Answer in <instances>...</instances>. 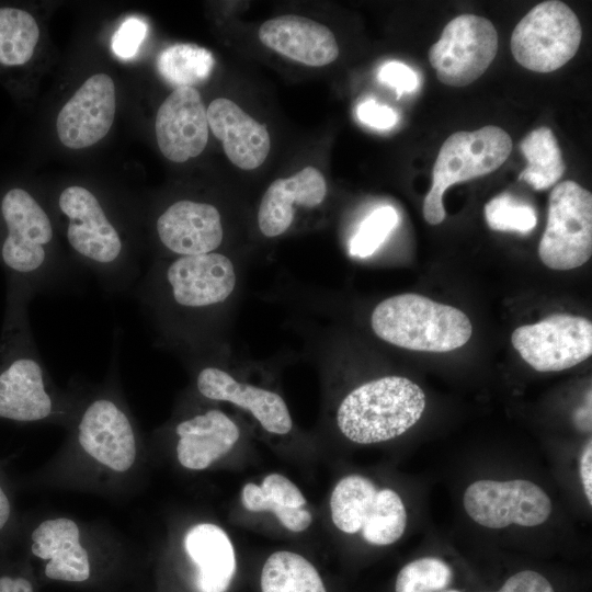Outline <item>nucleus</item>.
<instances>
[{
	"mask_svg": "<svg viewBox=\"0 0 592 592\" xmlns=\"http://www.w3.org/2000/svg\"><path fill=\"white\" fill-rule=\"evenodd\" d=\"M237 285L230 258L215 251L161 259L136 286V298L170 340L194 344L202 326Z\"/></svg>",
	"mask_w": 592,
	"mask_h": 592,
	"instance_id": "obj_1",
	"label": "nucleus"
},
{
	"mask_svg": "<svg viewBox=\"0 0 592 592\" xmlns=\"http://www.w3.org/2000/svg\"><path fill=\"white\" fill-rule=\"evenodd\" d=\"M0 213L5 226L0 261L16 278V291L33 295L65 285L75 269L58 255L54 226L38 201L14 187L3 195Z\"/></svg>",
	"mask_w": 592,
	"mask_h": 592,
	"instance_id": "obj_2",
	"label": "nucleus"
},
{
	"mask_svg": "<svg viewBox=\"0 0 592 592\" xmlns=\"http://www.w3.org/2000/svg\"><path fill=\"white\" fill-rule=\"evenodd\" d=\"M57 207L66 218L70 249L102 288L115 294L136 286L138 261L99 197L84 186L70 185L58 195Z\"/></svg>",
	"mask_w": 592,
	"mask_h": 592,
	"instance_id": "obj_3",
	"label": "nucleus"
},
{
	"mask_svg": "<svg viewBox=\"0 0 592 592\" xmlns=\"http://www.w3.org/2000/svg\"><path fill=\"white\" fill-rule=\"evenodd\" d=\"M13 295L0 346V418L42 421L57 412L58 400L29 328L25 304L31 296Z\"/></svg>",
	"mask_w": 592,
	"mask_h": 592,
	"instance_id": "obj_4",
	"label": "nucleus"
},
{
	"mask_svg": "<svg viewBox=\"0 0 592 592\" xmlns=\"http://www.w3.org/2000/svg\"><path fill=\"white\" fill-rule=\"evenodd\" d=\"M425 408L423 390L402 376H385L350 391L337 410L340 432L357 444L395 439L421 418Z\"/></svg>",
	"mask_w": 592,
	"mask_h": 592,
	"instance_id": "obj_5",
	"label": "nucleus"
},
{
	"mask_svg": "<svg viewBox=\"0 0 592 592\" xmlns=\"http://www.w3.org/2000/svg\"><path fill=\"white\" fill-rule=\"evenodd\" d=\"M371 327L379 339L392 345L439 353L465 345L473 333L465 312L413 293L395 295L377 304L371 315Z\"/></svg>",
	"mask_w": 592,
	"mask_h": 592,
	"instance_id": "obj_6",
	"label": "nucleus"
},
{
	"mask_svg": "<svg viewBox=\"0 0 592 592\" xmlns=\"http://www.w3.org/2000/svg\"><path fill=\"white\" fill-rule=\"evenodd\" d=\"M511 151L510 135L493 125L474 132H456L447 137L437 153L432 186L423 202L426 223L439 225L444 220L443 194L446 189L496 171Z\"/></svg>",
	"mask_w": 592,
	"mask_h": 592,
	"instance_id": "obj_7",
	"label": "nucleus"
},
{
	"mask_svg": "<svg viewBox=\"0 0 592 592\" xmlns=\"http://www.w3.org/2000/svg\"><path fill=\"white\" fill-rule=\"evenodd\" d=\"M331 520L346 534L362 532L371 545L387 546L397 542L407 524V512L400 496L392 489L378 490L361 475L343 477L330 497Z\"/></svg>",
	"mask_w": 592,
	"mask_h": 592,
	"instance_id": "obj_8",
	"label": "nucleus"
},
{
	"mask_svg": "<svg viewBox=\"0 0 592 592\" xmlns=\"http://www.w3.org/2000/svg\"><path fill=\"white\" fill-rule=\"evenodd\" d=\"M582 30L576 13L561 1L535 5L516 24L511 52L524 68L551 72L567 64L578 52Z\"/></svg>",
	"mask_w": 592,
	"mask_h": 592,
	"instance_id": "obj_9",
	"label": "nucleus"
},
{
	"mask_svg": "<svg viewBox=\"0 0 592 592\" xmlns=\"http://www.w3.org/2000/svg\"><path fill=\"white\" fill-rule=\"evenodd\" d=\"M538 254L553 270L576 269L591 258L592 194L577 182L563 181L553 189Z\"/></svg>",
	"mask_w": 592,
	"mask_h": 592,
	"instance_id": "obj_10",
	"label": "nucleus"
},
{
	"mask_svg": "<svg viewBox=\"0 0 592 592\" xmlns=\"http://www.w3.org/2000/svg\"><path fill=\"white\" fill-rule=\"evenodd\" d=\"M497 52L493 24L479 15L462 14L446 24L429 49V60L442 83L465 87L485 73Z\"/></svg>",
	"mask_w": 592,
	"mask_h": 592,
	"instance_id": "obj_11",
	"label": "nucleus"
},
{
	"mask_svg": "<svg viewBox=\"0 0 592 592\" xmlns=\"http://www.w3.org/2000/svg\"><path fill=\"white\" fill-rule=\"evenodd\" d=\"M511 342L534 369L559 372L591 356L592 322L581 316L555 314L516 328Z\"/></svg>",
	"mask_w": 592,
	"mask_h": 592,
	"instance_id": "obj_12",
	"label": "nucleus"
},
{
	"mask_svg": "<svg viewBox=\"0 0 592 592\" xmlns=\"http://www.w3.org/2000/svg\"><path fill=\"white\" fill-rule=\"evenodd\" d=\"M466 513L479 525L504 528L511 524L537 526L551 513V501L536 483L515 479L478 480L464 493Z\"/></svg>",
	"mask_w": 592,
	"mask_h": 592,
	"instance_id": "obj_13",
	"label": "nucleus"
},
{
	"mask_svg": "<svg viewBox=\"0 0 592 592\" xmlns=\"http://www.w3.org/2000/svg\"><path fill=\"white\" fill-rule=\"evenodd\" d=\"M77 439L81 448L98 463L127 471L136 459V435L126 411L107 396L92 399L82 409Z\"/></svg>",
	"mask_w": 592,
	"mask_h": 592,
	"instance_id": "obj_14",
	"label": "nucleus"
},
{
	"mask_svg": "<svg viewBox=\"0 0 592 592\" xmlns=\"http://www.w3.org/2000/svg\"><path fill=\"white\" fill-rule=\"evenodd\" d=\"M116 111V92L106 73L89 77L65 103L56 121L60 143L82 149L100 141L109 133Z\"/></svg>",
	"mask_w": 592,
	"mask_h": 592,
	"instance_id": "obj_15",
	"label": "nucleus"
},
{
	"mask_svg": "<svg viewBox=\"0 0 592 592\" xmlns=\"http://www.w3.org/2000/svg\"><path fill=\"white\" fill-rule=\"evenodd\" d=\"M155 232L162 251L170 257L215 252L224 240L218 208L189 198L167 206L155 221Z\"/></svg>",
	"mask_w": 592,
	"mask_h": 592,
	"instance_id": "obj_16",
	"label": "nucleus"
},
{
	"mask_svg": "<svg viewBox=\"0 0 592 592\" xmlns=\"http://www.w3.org/2000/svg\"><path fill=\"white\" fill-rule=\"evenodd\" d=\"M161 153L185 162L203 152L208 140L207 112L195 88L174 89L161 103L155 122Z\"/></svg>",
	"mask_w": 592,
	"mask_h": 592,
	"instance_id": "obj_17",
	"label": "nucleus"
},
{
	"mask_svg": "<svg viewBox=\"0 0 592 592\" xmlns=\"http://www.w3.org/2000/svg\"><path fill=\"white\" fill-rule=\"evenodd\" d=\"M195 386L198 394L208 400L229 402L248 411L272 434L285 435L293 428L288 407L277 392L241 383L219 366H200L195 374Z\"/></svg>",
	"mask_w": 592,
	"mask_h": 592,
	"instance_id": "obj_18",
	"label": "nucleus"
},
{
	"mask_svg": "<svg viewBox=\"0 0 592 592\" xmlns=\"http://www.w3.org/2000/svg\"><path fill=\"white\" fill-rule=\"evenodd\" d=\"M259 38L272 50L306 66L322 67L339 56L331 30L300 15L284 14L265 21Z\"/></svg>",
	"mask_w": 592,
	"mask_h": 592,
	"instance_id": "obj_19",
	"label": "nucleus"
},
{
	"mask_svg": "<svg viewBox=\"0 0 592 592\" xmlns=\"http://www.w3.org/2000/svg\"><path fill=\"white\" fill-rule=\"evenodd\" d=\"M206 112L208 127L221 140L226 156L235 166L253 170L265 161L271 140L263 124L226 98L212 101Z\"/></svg>",
	"mask_w": 592,
	"mask_h": 592,
	"instance_id": "obj_20",
	"label": "nucleus"
},
{
	"mask_svg": "<svg viewBox=\"0 0 592 592\" xmlns=\"http://www.w3.org/2000/svg\"><path fill=\"white\" fill-rule=\"evenodd\" d=\"M179 463L203 470L229 453L240 437L236 422L218 409L195 413L175 425Z\"/></svg>",
	"mask_w": 592,
	"mask_h": 592,
	"instance_id": "obj_21",
	"label": "nucleus"
},
{
	"mask_svg": "<svg viewBox=\"0 0 592 592\" xmlns=\"http://www.w3.org/2000/svg\"><path fill=\"white\" fill-rule=\"evenodd\" d=\"M31 539L32 554L46 561L44 573L48 579L83 582L90 578V558L80 544V531L75 521L46 520L34 528Z\"/></svg>",
	"mask_w": 592,
	"mask_h": 592,
	"instance_id": "obj_22",
	"label": "nucleus"
},
{
	"mask_svg": "<svg viewBox=\"0 0 592 592\" xmlns=\"http://www.w3.org/2000/svg\"><path fill=\"white\" fill-rule=\"evenodd\" d=\"M327 194V183L322 173L306 167L299 172L271 183L263 194L259 210L258 226L267 238L283 235L294 220V204L315 207Z\"/></svg>",
	"mask_w": 592,
	"mask_h": 592,
	"instance_id": "obj_23",
	"label": "nucleus"
},
{
	"mask_svg": "<svg viewBox=\"0 0 592 592\" xmlns=\"http://www.w3.org/2000/svg\"><path fill=\"white\" fill-rule=\"evenodd\" d=\"M184 549L196 567L198 592H226L236 573V554L227 533L216 524L200 523L184 537Z\"/></svg>",
	"mask_w": 592,
	"mask_h": 592,
	"instance_id": "obj_24",
	"label": "nucleus"
},
{
	"mask_svg": "<svg viewBox=\"0 0 592 592\" xmlns=\"http://www.w3.org/2000/svg\"><path fill=\"white\" fill-rule=\"evenodd\" d=\"M241 502L251 512H272L291 532H304L312 522L311 513L306 509V498L299 488L277 473L265 476L261 485L246 483L241 491Z\"/></svg>",
	"mask_w": 592,
	"mask_h": 592,
	"instance_id": "obj_25",
	"label": "nucleus"
},
{
	"mask_svg": "<svg viewBox=\"0 0 592 592\" xmlns=\"http://www.w3.org/2000/svg\"><path fill=\"white\" fill-rule=\"evenodd\" d=\"M262 592H327L316 567L299 554L278 550L261 571Z\"/></svg>",
	"mask_w": 592,
	"mask_h": 592,
	"instance_id": "obj_26",
	"label": "nucleus"
},
{
	"mask_svg": "<svg viewBox=\"0 0 592 592\" xmlns=\"http://www.w3.org/2000/svg\"><path fill=\"white\" fill-rule=\"evenodd\" d=\"M520 148L528 166L521 172L520 180L534 190H547L555 185L565 172L561 150L548 127H539L528 133Z\"/></svg>",
	"mask_w": 592,
	"mask_h": 592,
	"instance_id": "obj_27",
	"label": "nucleus"
},
{
	"mask_svg": "<svg viewBox=\"0 0 592 592\" xmlns=\"http://www.w3.org/2000/svg\"><path fill=\"white\" fill-rule=\"evenodd\" d=\"M214 66L212 53L192 43L171 45L157 59L160 76L174 89L194 88L203 83L209 78Z\"/></svg>",
	"mask_w": 592,
	"mask_h": 592,
	"instance_id": "obj_28",
	"label": "nucleus"
},
{
	"mask_svg": "<svg viewBox=\"0 0 592 592\" xmlns=\"http://www.w3.org/2000/svg\"><path fill=\"white\" fill-rule=\"evenodd\" d=\"M38 38L39 27L31 13L16 8H0V64H26Z\"/></svg>",
	"mask_w": 592,
	"mask_h": 592,
	"instance_id": "obj_29",
	"label": "nucleus"
},
{
	"mask_svg": "<svg viewBox=\"0 0 592 592\" xmlns=\"http://www.w3.org/2000/svg\"><path fill=\"white\" fill-rule=\"evenodd\" d=\"M452 577L449 566L442 559L420 558L399 571L395 592H439L451 583Z\"/></svg>",
	"mask_w": 592,
	"mask_h": 592,
	"instance_id": "obj_30",
	"label": "nucleus"
},
{
	"mask_svg": "<svg viewBox=\"0 0 592 592\" xmlns=\"http://www.w3.org/2000/svg\"><path fill=\"white\" fill-rule=\"evenodd\" d=\"M488 226L496 231L527 234L537 224L536 210L526 203L502 193L485 205Z\"/></svg>",
	"mask_w": 592,
	"mask_h": 592,
	"instance_id": "obj_31",
	"label": "nucleus"
},
{
	"mask_svg": "<svg viewBox=\"0 0 592 592\" xmlns=\"http://www.w3.org/2000/svg\"><path fill=\"white\" fill-rule=\"evenodd\" d=\"M398 220V213L390 205L374 209L351 238L350 254L361 259L372 255L395 229Z\"/></svg>",
	"mask_w": 592,
	"mask_h": 592,
	"instance_id": "obj_32",
	"label": "nucleus"
},
{
	"mask_svg": "<svg viewBox=\"0 0 592 592\" xmlns=\"http://www.w3.org/2000/svg\"><path fill=\"white\" fill-rule=\"evenodd\" d=\"M147 23L135 15L125 19L114 33L111 42L113 53L121 59L133 58L147 34Z\"/></svg>",
	"mask_w": 592,
	"mask_h": 592,
	"instance_id": "obj_33",
	"label": "nucleus"
},
{
	"mask_svg": "<svg viewBox=\"0 0 592 592\" xmlns=\"http://www.w3.org/2000/svg\"><path fill=\"white\" fill-rule=\"evenodd\" d=\"M377 78L380 82L394 88L397 98L414 91L418 86L417 73L406 64L396 60L384 64L378 70Z\"/></svg>",
	"mask_w": 592,
	"mask_h": 592,
	"instance_id": "obj_34",
	"label": "nucleus"
},
{
	"mask_svg": "<svg viewBox=\"0 0 592 592\" xmlns=\"http://www.w3.org/2000/svg\"><path fill=\"white\" fill-rule=\"evenodd\" d=\"M356 115L360 122L377 129H390L398 122L395 110L371 99L358 104Z\"/></svg>",
	"mask_w": 592,
	"mask_h": 592,
	"instance_id": "obj_35",
	"label": "nucleus"
},
{
	"mask_svg": "<svg viewBox=\"0 0 592 592\" xmlns=\"http://www.w3.org/2000/svg\"><path fill=\"white\" fill-rule=\"evenodd\" d=\"M496 592H554V589L540 573L523 570L510 577Z\"/></svg>",
	"mask_w": 592,
	"mask_h": 592,
	"instance_id": "obj_36",
	"label": "nucleus"
},
{
	"mask_svg": "<svg viewBox=\"0 0 592 592\" xmlns=\"http://www.w3.org/2000/svg\"><path fill=\"white\" fill-rule=\"evenodd\" d=\"M580 477L584 489L585 497L592 504V446L589 441L581 457H580Z\"/></svg>",
	"mask_w": 592,
	"mask_h": 592,
	"instance_id": "obj_37",
	"label": "nucleus"
},
{
	"mask_svg": "<svg viewBox=\"0 0 592 592\" xmlns=\"http://www.w3.org/2000/svg\"><path fill=\"white\" fill-rule=\"evenodd\" d=\"M0 592H34L32 582L22 576H0Z\"/></svg>",
	"mask_w": 592,
	"mask_h": 592,
	"instance_id": "obj_38",
	"label": "nucleus"
},
{
	"mask_svg": "<svg viewBox=\"0 0 592 592\" xmlns=\"http://www.w3.org/2000/svg\"><path fill=\"white\" fill-rule=\"evenodd\" d=\"M11 516V503L4 492L3 488L0 486V531L4 528Z\"/></svg>",
	"mask_w": 592,
	"mask_h": 592,
	"instance_id": "obj_39",
	"label": "nucleus"
},
{
	"mask_svg": "<svg viewBox=\"0 0 592 592\" xmlns=\"http://www.w3.org/2000/svg\"><path fill=\"white\" fill-rule=\"evenodd\" d=\"M445 592H459V591H456V590H448V591H445Z\"/></svg>",
	"mask_w": 592,
	"mask_h": 592,
	"instance_id": "obj_40",
	"label": "nucleus"
}]
</instances>
